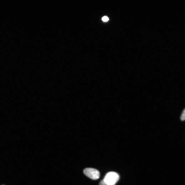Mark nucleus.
<instances>
[{"instance_id": "nucleus-1", "label": "nucleus", "mask_w": 185, "mask_h": 185, "mask_svg": "<svg viewBox=\"0 0 185 185\" xmlns=\"http://www.w3.org/2000/svg\"><path fill=\"white\" fill-rule=\"evenodd\" d=\"M120 178L118 174L114 172H110L106 174L103 179L105 183L110 185H115Z\"/></svg>"}, {"instance_id": "nucleus-2", "label": "nucleus", "mask_w": 185, "mask_h": 185, "mask_svg": "<svg viewBox=\"0 0 185 185\" xmlns=\"http://www.w3.org/2000/svg\"><path fill=\"white\" fill-rule=\"evenodd\" d=\"M83 172L90 178L96 180L99 178L100 173L98 170L92 168H87L84 169Z\"/></svg>"}, {"instance_id": "nucleus-3", "label": "nucleus", "mask_w": 185, "mask_h": 185, "mask_svg": "<svg viewBox=\"0 0 185 185\" xmlns=\"http://www.w3.org/2000/svg\"><path fill=\"white\" fill-rule=\"evenodd\" d=\"M180 119L181 121H185V109L182 112V114H181Z\"/></svg>"}, {"instance_id": "nucleus-4", "label": "nucleus", "mask_w": 185, "mask_h": 185, "mask_svg": "<svg viewBox=\"0 0 185 185\" xmlns=\"http://www.w3.org/2000/svg\"><path fill=\"white\" fill-rule=\"evenodd\" d=\"M109 20V18L107 16H104L102 18V20L104 22H107Z\"/></svg>"}, {"instance_id": "nucleus-5", "label": "nucleus", "mask_w": 185, "mask_h": 185, "mask_svg": "<svg viewBox=\"0 0 185 185\" xmlns=\"http://www.w3.org/2000/svg\"><path fill=\"white\" fill-rule=\"evenodd\" d=\"M99 185H110L105 182L103 180H101L100 183Z\"/></svg>"}]
</instances>
